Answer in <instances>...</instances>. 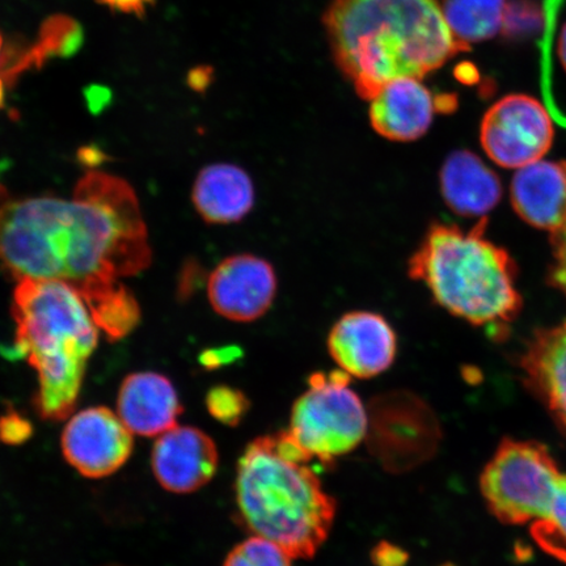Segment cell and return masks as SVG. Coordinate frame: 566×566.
I'll return each instance as SVG.
<instances>
[{"label":"cell","instance_id":"6da1fadb","mask_svg":"<svg viewBox=\"0 0 566 566\" xmlns=\"http://www.w3.org/2000/svg\"><path fill=\"white\" fill-rule=\"evenodd\" d=\"M153 251L130 184L102 171L71 200L15 197L0 184V264L13 280H59L83 300L151 265Z\"/></svg>","mask_w":566,"mask_h":566},{"label":"cell","instance_id":"7a4b0ae2","mask_svg":"<svg viewBox=\"0 0 566 566\" xmlns=\"http://www.w3.org/2000/svg\"><path fill=\"white\" fill-rule=\"evenodd\" d=\"M332 51L366 101L398 77H423L467 49L438 0H335L324 19Z\"/></svg>","mask_w":566,"mask_h":566},{"label":"cell","instance_id":"3957f363","mask_svg":"<svg viewBox=\"0 0 566 566\" xmlns=\"http://www.w3.org/2000/svg\"><path fill=\"white\" fill-rule=\"evenodd\" d=\"M313 460L289 430L256 438L240 457L235 479L239 522L293 558H313L327 542L337 502L311 469Z\"/></svg>","mask_w":566,"mask_h":566},{"label":"cell","instance_id":"277c9868","mask_svg":"<svg viewBox=\"0 0 566 566\" xmlns=\"http://www.w3.org/2000/svg\"><path fill=\"white\" fill-rule=\"evenodd\" d=\"M13 350L38 373L35 412L45 421L73 413L98 342V328L77 290L59 280L23 279L12 295Z\"/></svg>","mask_w":566,"mask_h":566},{"label":"cell","instance_id":"5b68a950","mask_svg":"<svg viewBox=\"0 0 566 566\" xmlns=\"http://www.w3.org/2000/svg\"><path fill=\"white\" fill-rule=\"evenodd\" d=\"M485 218L469 232L434 223L409 260V277L424 283L452 315L475 325L505 324L518 315L522 298L513 260L485 239Z\"/></svg>","mask_w":566,"mask_h":566},{"label":"cell","instance_id":"8992f818","mask_svg":"<svg viewBox=\"0 0 566 566\" xmlns=\"http://www.w3.org/2000/svg\"><path fill=\"white\" fill-rule=\"evenodd\" d=\"M560 476L546 446L504 440L481 473L480 490L495 518L525 525L548 514Z\"/></svg>","mask_w":566,"mask_h":566},{"label":"cell","instance_id":"52a82bcc","mask_svg":"<svg viewBox=\"0 0 566 566\" xmlns=\"http://www.w3.org/2000/svg\"><path fill=\"white\" fill-rule=\"evenodd\" d=\"M349 384L350 375L342 369L315 373L293 406L287 430L311 458L324 464L366 440L367 409Z\"/></svg>","mask_w":566,"mask_h":566},{"label":"cell","instance_id":"ba28073f","mask_svg":"<svg viewBox=\"0 0 566 566\" xmlns=\"http://www.w3.org/2000/svg\"><path fill=\"white\" fill-rule=\"evenodd\" d=\"M366 442L389 473L419 469L436 455L442 429L427 401L406 389L381 394L367 408Z\"/></svg>","mask_w":566,"mask_h":566},{"label":"cell","instance_id":"9c48e42d","mask_svg":"<svg viewBox=\"0 0 566 566\" xmlns=\"http://www.w3.org/2000/svg\"><path fill=\"white\" fill-rule=\"evenodd\" d=\"M480 139L499 166L523 168L548 153L554 140L552 116L534 97L509 95L485 113Z\"/></svg>","mask_w":566,"mask_h":566},{"label":"cell","instance_id":"30bf717a","mask_svg":"<svg viewBox=\"0 0 566 566\" xmlns=\"http://www.w3.org/2000/svg\"><path fill=\"white\" fill-rule=\"evenodd\" d=\"M61 444L66 462L88 479L113 475L129 460L134 448L132 431L105 407L87 408L71 417Z\"/></svg>","mask_w":566,"mask_h":566},{"label":"cell","instance_id":"8fae6325","mask_svg":"<svg viewBox=\"0 0 566 566\" xmlns=\"http://www.w3.org/2000/svg\"><path fill=\"white\" fill-rule=\"evenodd\" d=\"M277 293V277L266 260L253 254L224 259L208 280V296L218 315L250 323L266 314Z\"/></svg>","mask_w":566,"mask_h":566},{"label":"cell","instance_id":"7c38bea8","mask_svg":"<svg viewBox=\"0 0 566 566\" xmlns=\"http://www.w3.org/2000/svg\"><path fill=\"white\" fill-rule=\"evenodd\" d=\"M328 352L350 377L370 379L392 366L398 338L384 316L356 311L338 318L331 329Z\"/></svg>","mask_w":566,"mask_h":566},{"label":"cell","instance_id":"4fadbf2b","mask_svg":"<svg viewBox=\"0 0 566 566\" xmlns=\"http://www.w3.org/2000/svg\"><path fill=\"white\" fill-rule=\"evenodd\" d=\"M219 464L217 444L205 431L176 427L155 442L151 467L166 491L188 494L201 490L214 478Z\"/></svg>","mask_w":566,"mask_h":566},{"label":"cell","instance_id":"5bb4252c","mask_svg":"<svg viewBox=\"0 0 566 566\" xmlns=\"http://www.w3.org/2000/svg\"><path fill=\"white\" fill-rule=\"evenodd\" d=\"M117 412L132 433L155 437L177 427L182 406L166 375L134 373L119 387Z\"/></svg>","mask_w":566,"mask_h":566},{"label":"cell","instance_id":"9a60e30c","mask_svg":"<svg viewBox=\"0 0 566 566\" xmlns=\"http://www.w3.org/2000/svg\"><path fill=\"white\" fill-rule=\"evenodd\" d=\"M370 102L374 130L396 142L421 138L437 112L434 96L419 77L406 76L388 82Z\"/></svg>","mask_w":566,"mask_h":566},{"label":"cell","instance_id":"2e32d148","mask_svg":"<svg viewBox=\"0 0 566 566\" xmlns=\"http://www.w3.org/2000/svg\"><path fill=\"white\" fill-rule=\"evenodd\" d=\"M521 367L526 387L566 433V322L537 332Z\"/></svg>","mask_w":566,"mask_h":566},{"label":"cell","instance_id":"e0dca14e","mask_svg":"<svg viewBox=\"0 0 566 566\" xmlns=\"http://www.w3.org/2000/svg\"><path fill=\"white\" fill-rule=\"evenodd\" d=\"M512 202L523 221L560 230L566 223V163L539 160L523 167L512 182Z\"/></svg>","mask_w":566,"mask_h":566},{"label":"cell","instance_id":"ac0fdd59","mask_svg":"<svg viewBox=\"0 0 566 566\" xmlns=\"http://www.w3.org/2000/svg\"><path fill=\"white\" fill-rule=\"evenodd\" d=\"M198 214L210 224L242 221L254 203V188L244 169L233 165H212L198 174L192 190Z\"/></svg>","mask_w":566,"mask_h":566},{"label":"cell","instance_id":"d6986e66","mask_svg":"<svg viewBox=\"0 0 566 566\" xmlns=\"http://www.w3.org/2000/svg\"><path fill=\"white\" fill-rule=\"evenodd\" d=\"M441 192L448 207L460 216H484L501 200L497 175L478 155L455 151L446 159L441 171Z\"/></svg>","mask_w":566,"mask_h":566},{"label":"cell","instance_id":"ffe728a7","mask_svg":"<svg viewBox=\"0 0 566 566\" xmlns=\"http://www.w3.org/2000/svg\"><path fill=\"white\" fill-rule=\"evenodd\" d=\"M84 42L80 21L62 13L42 21L34 44L19 53L3 52L0 60V77L11 90L20 76L31 70H40L53 59H69L81 51Z\"/></svg>","mask_w":566,"mask_h":566},{"label":"cell","instance_id":"44dd1931","mask_svg":"<svg viewBox=\"0 0 566 566\" xmlns=\"http://www.w3.org/2000/svg\"><path fill=\"white\" fill-rule=\"evenodd\" d=\"M563 0H546L542 40V92L552 118L566 127V19L562 20Z\"/></svg>","mask_w":566,"mask_h":566},{"label":"cell","instance_id":"7402d4cb","mask_svg":"<svg viewBox=\"0 0 566 566\" xmlns=\"http://www.w3.org/2000/svg\"><path fill=\"white\" fill-rule=\"evenodd\" d=\"M441 7L450 31L467 51L504 31L507 0H443Z\"/></svg>","mask_w":566,"mask_h":566},{"label":"cell","instance_id":"603a6c76","mask_svg":"<svg viewBox=\"0 0 566 566\" xmlns=\"http://www.w3.org/2000/svg\"><path fill=\"white\" fill-rule=\"evenodd\" d=\"M98 329L111 343L129 336L140 322V307L136 296L122 282L84 301Z\"/></svg>","mask_w":566,"mask_h":566},{"label":"cell","instance_id":"cb8c5ba5","mask_svg":"<svg viewBox=\"0 0 566 566\" xmlns=\"http://www.w3.org/2000/svg\"><path fill=\"white\" fill-rule=\"evenodd\" d=\"M537 546L566 564V473H562L549 512L531 527Z\"/></svg>","mask_w":566,"mask_h":566},{"label":"cell","instance_id":"d4e9b609","mask_svg":"<svg viewBox=\"0 0 566 566\" xmlns=\"http://www.w3.org/2000/svg\"><path fill=\"white\" fill-rule=\"evenodd\" d=\"M293 557L266 537L254 535L238 544L223 566H293Z\"/></svg>","mask_w":566,"mask_h":566},{"label":"cell","instance_id":"484cf974","mask_svg":"<svg viewBox=\"0 0 566 566\" xmlns=\"http://www.w3.org/2000/svg\"><path fill=\"white\" fill-rule=\"evenodd\" d=\"M205 402L212 419L232 428L244 420L251 408V402L242 389L226 385L211 387Z\"/></svg>","mask_w":566,"mask_h":566},{"label":"cell","instance_id":"4316f807","mask_svg":"<svg viewBox=\"0 0 566 566\" xmlns=\"http://www.w3.org/2000/svg\"><path fill=\"white\" fill-rule=\"evenodd\" d=\"M546 21V12L536 9L534 3L528 0H516L514 3H507L504 31L511 38L516 35H525L539 24Z\"/></svg>","mask_w":566,"mask_h":566},{"label":"cell","instance_id":"83f0119b","mask_svg":"<svg viewBox=\"0 0 566 566\" xmlns=\"http://www.w3.org/2000/svg\"><path fill=\"white\" fill-rule=\"evenodd\" d=\"M32 436V422L17 409H7L0 416V443L19 446L30 441Z\"/></svg>","mask_w":566,"mask_h":566},{"label":"cell","instance_id":"f1b7e54d","mask_svg":"<svg viewBox=\"0 0 566 566\" xmlns=\"http://www.w3.org/2000/svg\"><path fill=\"white\" fill-rule=\"evenodd\" d=\"M370 558L375 566H406L409 554L396 544L384 541L371 549Z\"/></svg>","mask_w":566,"mask_h":566},{"label":"cell","instance_id":"f546056e","mask_svg":"<svg viewBox=\"0 0 566 566\" xmlns=\"http://www.w3.org/2000/svg\"><path fill=\"white\" fill-rule=\"evenodd\" d=\"M242 356V350L237 346H226V348L208 349L201 353L200 364L203 369L217 370L226 365L235 363Z\"/></svg>","mask_w":566,"mask_h":566},{"label":"cell","instance_id":"4dcf8cb0","mask_svg":"<svg viewBox=\"0 0 566 566\" xmlns=\"http://www.w3.org/2000/svg\"><path fill=\"white\" fill-rule=\"evenodd\" d=\"M554 233L556 263L552 271V282L566 294V223Z\"/></svg>","mask_w":566,"mask_h":566},{"label":"cell","instance_id":"1f68e13d","mask_svg":"<svg viewBox=\"0 0 566 566\" xmlns=\"http://www.w3.org/2000/svg\"><path fill=\"white\" fill-rule=\"evenodd\" d=\"M113 12L124 13V15H133L144 18L147 10L150 9L157 0H96Z\"/></svg>","mask_w":566,"mask_h":566},{"label":"cell","instance_id":"d6a6232c","mask_svg":"<svg viewBox=\"0 0 566 566\" xmlns=\"http://www.w3.org/2000/svg\"><path fill=\"white\" fill-rule=\"evenodd\" d=\"M212 71L209 66H198L188 75L189 87L196 92H203L210 86Z\"/></svg>","mask_w":566,"mask_h":566},{"label":"cell","instance_id":"836d02e7","mask_svg":"<svg viewBox=\"0 0 566 566\" xmlns=\"http://www.w3.org/2000/svg\"><path fill=\"white\" fill-rule=\"evenodd\" d=\"M455 76L462 83L473 84L479 80V71L471 63H463L455 69Z\"/></svg>","mask_w":566,"mask_h":566},{"label":"cell","instance_id":"e575fe53","mask_svg":"<svg viewBox=\"0 0 566 566\" xmlns=\"http://www.w3.org/2000/svg\"><path fill=\"white\" fill-rule=\"evenodd\" d=\"M77 157H80V160L83 161L84 166H90L92 168L97 167L102 161H104V155L96 150V148H82Z\"/></svg>","mask_w":566,"mask_h":566},{"label":"cell","instance_id":"d590c367","mask_svg":"<svg viewBox=\"0 0 566 566\" xmlns=\"http://www.w3.org/2000/svg\"><path fill=\"white\" fill-rule=\"evenodd\" d=\"M436 111L442 113H450L457 108V97L452 95H442L434 97Z\"/></svg>","mask_w":566,"mask_h":566},{"label":"cell","instance_id":"8d00e7d4","mask_svg":"<svg viewBox=\"0 0 566 566\" xmlns=\"http://www.w3.org/2000/svg\"><path fill=\"white\" fill-rule=\"evenodd\" d=\"M6 90H9V87L6 86L4 81L2 80V77H0V109H2L4 106Z\"/></svg>","mask_w":566,"mask_h":566},{"label":"cell","instance_id":"74e56055","mask_svg":"<svg viewBox=\"0 0 566 566\" xmlns=\"http://www.w3.org/2000/svg\"><path fill=\"white\" fill-rule=\"evenodd\" d=\"M3 46H4V42H3L2 33H0V60H2V55L4 52Z\"/></svg>","mask_w":566,"mask_h":566},{"label":"cell","instance_id":"f35d334b","mask_svg":"<svg viewBox=\"0 0 566 566\" xmlns=\"http://www.w3.org/2000/svg\"><path fill=\"white\" fill-rule=\"evenodd\" d=\"M441 566H457L454 564H444V565H441Z\"/></svg>","mask_w":566,"mask_h":566}]
</instances>
